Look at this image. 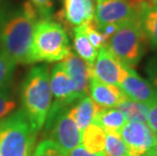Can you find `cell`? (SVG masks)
I'll return each mask as SVG.
<instances>
[{"mask_svg": "<svg viewBox=\"0 0 157 156\" xmlns=\"http://www.w3.org/2000/svg\"><path fill=\"white\" fill-rule=\"evenodd\" d=\"M39 14L31 2L2 16L0 21L1 51L15 64H33L32 46Z\"/></svg>", "mask_w": 157, "mask_h": 156, "instance_id": "1", "label": "cell"}, {"mask_svg": "<svg viewBox=\"0 0 157 156\" xmlns=\"http://www.w3.org/2000/svg\"><path fill=\"white\" fill-rule=\"evenodd\" d=\"M52 98L48 67L34 66L22 80L21 101V109L36 134L44 128Z\"/></svg>", "mask_w": 157, "mask_h": 156, "instance_id": "2", "label": "cell"}, {"mask_svg": "<svg viewBox=\"0 0 157 156\" xmlns=\"http://www.w3.org/2000/svg\"><path fill=\"white\" fill-rule=\"evenodd\" d=\"M71 53L68 35L65 29L50 18L38 21L32 46V61L58 62Z\"/></svg>", "mask_w": 157, "mask_h": 156, "instance_id": "3", "label": "cell"}, {"mask_svg": "<svg viewBox=\"0 0 157 156\" xmlns=\"http://www.w3.org/2000/svg\"><path fill=\"white\" fill-rule=\"evenodd\" d=\"M36 135L21 108L11 112L0 120V156H32Z\"/></svg>", "mask_w": 157, "mask_h": 156, "instance_id": "4", "label": "cell"}, {"mask_svg": "<svg viewBox=\"0 0 157 156\" xmlns=\"http://www.w3.org/2000/svg\"><path fill=\"white\" fill-rule=\"evenodd\" d=\"M140 17L120 25L105 45L123 65L130 68H134L141 61L149 45Z\"/></svg>", "mask_w": 157, "mask_h": 156, "instance_id": "5", "label": "cell"}, {"mask_svg": "<svg viewBox=\"0 0 157 156\" xmlns=\"http://www.w3.org/2000/svg\"><path fill=\"white\" fill-rule=\"evenodd\" d=\"M45 133L66 156L81 144L82 133L69 114V107L52 104L45 123Z\"/></svg>", "mask_w": 157, "mask_h": 156, "instance_id": "6", "label": "cell"}, {"mask_svg": "<svg viewBox=\"0 0 157 156\" xmlns=\"http://www.w3.org/2000/svg\"><path fill=\"white\" fill-rule=\"evenodd\" d=\"M148 0H94V21L98 29L106 25H121L140 17L149 6Z\"/></svg>", "mask_w": 157, "mask_h": 156, "instance_id": "7", "label": "cell"}, {"mask_svg": "<svg viewBox=\"0 0 157 156\" xmlns=\"http://www.w3.org/2000/svg\"><path fill=\"white\" fill-rule=\"evenodd\" d=\"M128 149L129 156H151L157 135L144 122L128 121L120 133Z\"/></svg>", "mask_w": 157, "mask_h": 156, "instance_id": "8", "label": "cell"}, {"mask_svg": "<svg viewBox=\"0 0 157 156\" xmlns=\"http://www.w3.org/2000/svg\"><path fill=\"white\" fill-rule=\"evenodd\" d=\"M119 87L122 89L126 96L134 101L147 105L157 101V91L155 88L149 81L137 74L134 68L124 65Z\"/></svg>", "mask_w": 157, "mask_h": 156, "instance_id": "9", "label": "cell"}, {"mask_svg": "<svg viewBox=\"0 0 157 156\" xmlns=\"http://www.w3.org/2000/svg\"><path fill=\"white\" fill-rule=\"evenodd\" d=\"M50 88L52 97H54L52 104L54 105L70 108L76 101L80 99L76 92L75 85L69 77L62 62L52 68L50 73Z\"/></svg>", "mask_w": 157, "mask_h": 156, "instance_id": "10", "label": "cell"}, {"mask_svg": "<svg viewBox=\"0 0 157 156\" xmlns=\"http://www.w3.org/2000/svg\"><path fill=\"white\" fill-rule=\"evenodd\" d=\"M124 65L109 51L106 46L98 49V56L92 66H90V75L106 84L119 86Z\"/></svg>", "mask_w": 157, "mask_h": 156, "instance_id": "11", "label": "cell"}, {"mask_svg": "<svg viewBox=\"0 0 157 156\" xmlns=\"http://www.w3.org/2000/svg\"><path fill=\"white\" fill-rule=\"evenodd\" d=\"M88 93L92 101L103 108H117L126 97V94L119 86L103 83L93 75L89 77Z\"/></svg>", "mask_w": 157, "mask_h": 156, "instance_id": "12", "label": "cell"}, {"mask_svg": "<svg viewBox=\"0 0 157 156\" xmlns=\"http://www.w3.org/2000/svg\"><path fill=\"white\" fill-rule=\"evenodd\" d=\"M62 64L64 65L69 77L74 83L79 98L88 95L90 66L72 52L65 59H63Z\"/></svg>", "mask_w": 157, "mask_h": 156, "instance_id": "13", "label": "cell"}, {"mask_svg": "<svg viewBox=\"0 0 157 156\" xmlns=\"http://www.w3.org/2000/svg\"><path fill=\"white\" fill-rule=\"evenodd\" d=\"M63 19L68 25L80 26L93 21L94 0H64Z\"/></svg>", "mask_w": 157, "mask_h": 156, "instance_id": "14", "label": "cell"}, {"mask_svg": "<svg viewBox=\"0 0 157 156\" xmlns=\"http://www.w3.org/2000/svg\"><path fill=\"white\" fill-rule=\"evenodd\" d=\"M98 108L99 107L92 101L89 95L83 96L69 108V114L81 133L92 123Z\"/></svg>", "mask_w": 157, "mask_h": 156, "instance_id": "15", "label": "cell"}, {"mask_svg": "<svg viewBox=\"0 0 157 156\" xmlns=\"http://www.w3.org/2000/svg\"><path fill=\"white\" fill-rule=\"evenodd\" d=\"M128 119L120 109L103 108L99 107L93 118L92 123L98 125L105 133H121L124 126L127 124Z\"/></svg>", "mask_w": 157, "mask_h": 156, "instance_id": "16", "label": "cell"}, {"mask_svg": "<svg viewBox=\"0 0 157 156\" xmlns=\"http://www.w3.org/2000/svg\"><path fill=\"white\" fill-rule=\"evenodd\" d=\"M73 32V46L76 55L89 66H92L98 56V50L93 48L91 43L89 42L82 25L76 26Z\"/></svg>", "mask_w": 157, "mask_h": 156, "instance_id": "17", "label": "cell"}, {"mask_svg": "<svg viewBox=\"0 0 157 156\" xmlns=\"http://www.w3.org/2000/svg\"><path fill=\"white\" fill-rule=\"evenodd\" d=\"M81 144L90 153H105V132L98 125L91 123L82 132Z\"/></svg>", "mask_w": 157, "mask_h": 156, "instance_id": "18", "label": "cell"}, {"mask_svg": "<svg viewBox=\"0 0 157 156\" xmlns=\"http://www.w3.org/2000/svg\"><path fill=\"white\" fill-rule=\"evenodd\" d=\"M140 19L149 45L153 49H157V5L147 6Z\"/></svg>", "mask_w": 157, "mask_h": 156, "instance_id": "19", "label": "cell"}, {"mask_svg": "<svg viewBox=\"0 0 157 156\" xmlns=\"http://www.w3.org/2000/svg\"><path fill=\"white\" fill-rule=\"evenodd\" d=\"M149 105L137 102L126 96L118 105L116 108L123 112L128 119V121L144 122L147 123V114H148Z\"/></svg>", "mask_w": 157, "mask_h": 156, "instance_id": "20", "label": "cell"}, {"mask_svg": "<svg viewBox=\"0 0 157 156\" xmlns=\"http://www.w3.org/2000/svg\"><path fill=\"white\" fill-rule=\"evenodd\" d=\"M105 156H129L128 149L119 133H105Z\"/></svg>", "mask_w": 157, "mask_h": 156, "instance_id": "21", "label": "cell"}, {"mask_svg": "<svg viewBox=\"0 0 157 156\" xmlns=\"http://www.w3.org/2000/svg\"><path fill=\"white\" fill-rule=\"evenodd\" d=\"M16 64L7 55L0 51V88H4L10 83Z\"/></svg>", "mask_w": 157, "mask_h": 156, "instance_id": "22", "label": "cell"}, {"mask_svg": "<svg viewBox=\"0 0 157 156\" xmlns=\"http://www.w3.org/2000/svg\"><path fill=\"white\" fill-rule=\"evenodd\" d=\"M16 101L8 86L0 88V120L14 112Z\"/></svg>", "mask_w": 157, "mask_h": 156, "instance_id": "23", "label": "cell"}, {"mask_svg": "<svg viewBox=\"0 0 157 156\" xmlns=\"http://www.w3.org/2000/svg\"><path fill=\"white\" fill-rule=\"evenodd\" d=\"M32 156H66L51 139L46 138L36 146Z\"/></svg>", "mask_w": 157, "mask_h": 156, "instance_id": "24", "label": "cell"}, {"mask_svg": "<svg viewBox=\"0 0 157 156\" xmlns=\"http://www.w3.org/2000/svg\"><path fill=\"white\" fill-rule=\"evenodd\" d=\"M82 28L84 29L89 42L91 43V45L93 46V48L98 51L99 48H101L102 46H105L106 40L101 32V31L98 29V26H96L94 21H91L89 22H86L84 25H82Z\"/></svg>", "mask_w": 157, "mask_h": 156, "instance_id": "25", "label": "cell"}, {"mask_svg": "<svg viewBox=\"0 0 157 156\" xmlns=\"http://www.w3.org/2000/svg\"><path fill=\"white\" fill-rule=\"evenodd\" d=\"M43 18H50L53 11V0H29Z\"/></svg>", "mask_w": 157, "mask_h": 156, "instance_id": "26", "label": "cell"}, {"mask_svg": "<svg viewBox=\"0 0 157 156\" xmlns=\"http://www.w3.org/2000/svg\"><path fill=\"white\" fill-rule=\"evenodd\" d=\"M147 124L157 135V101L149 105L147 114Z\"/></svg>", "mask_w": 157, "mask_h": 156, "instance_id": "27", "label": "cell"}, {"mask_svg": "<svg viewBox=\"0 0 157 156\" xmlns=\"http://www.w3.org/2000/svg\"><path fill=\"white\" fill-rule=\"evenodd\" d=\"M146 71L149 76V82L157 91V56L149 61Z\"/></svg>", "mask_w": 157, "mask_h": 156, "instance_id": "28", "label": "cell"}, {"mask_svg": "<svg viewBox=\"0 0 157 156\" xmlns=\"http://www.w3.org/2000/svg\"><path fill=\"white\" fill-rule=\"evenodd\" d=\"M67 156H105V153H90L85 149V147L82 144H79L76 146L74 149H72L69 152Z\"/></svg>", "mask_w": 157, "mask_h": 156, "instance_id": "29", "label": "cell"}, {"mask_svg": "<svg viewBox=\"0 0 157 156\" xmlns=\"http://www.w3.org/2000/svg\"><path fill=\"white\" fill-rule=\"evenodd\" d=\"M152 5H157V0H148Z\"/></svg>", "mask_w": 157, "mask_h": 156, "instance_id": "30", "label": "cell"}, {"mask_svg": "<svg viewBox=\"0 0 157 156\" xmlns=\"http://www.w3.org/2000/svg\"><path fill=\"white\" fill-rule=\"evenodd\" d=\"M154 150H155V152L157 153V139H156V143H155V147H154Z\"/></svg>", "mask_w": 157, "mask_h": 156, "instance_id": "31", "label": "cell"}, {"mask_svg": "<svg viewBox=\"0 0 157 156\" xmlns=\"http://www.w3.org/2000/svg\"><path fill=\"white\" fill-rule=\"evenodd\" d=\"M151 156H157V153H156V152H154V153H153Z\"/></svg>", "mask_w": 157, "mask_h": 156, "instance_id": "32", "label": "cell"}]
</instances>
